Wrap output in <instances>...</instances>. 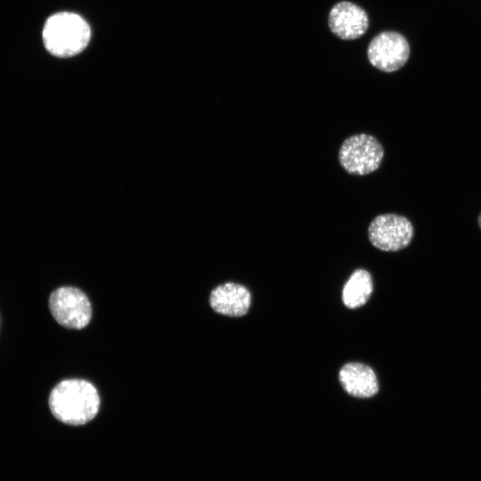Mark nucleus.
<instances>
[{
    "label": "nucleus",
    "mask_w": 481,
    "mask_h": 481,
    "mask_svg": "<svg viewBox=\"0 0 481 481\" xmlns=\"http://www.w3.org/2000/svg\"><path fill=\"white\" fill-rule=\"evenodd\" d=\"M414 234L411 221L400 215L383 214L376 216L368 227L371 244L382 251L395 252L406 248Z\"/></svg>",
    "instance_id": "5"
},
{
    "label": "nucleus",
    "mask_w": 481,
    "mask_h": 481,
    "mask_svg": "<svg viewBox=\"0 0 481 481\" xmlns=\"http://www.w3.org/2000/svg\"><path fill=\"white\" fill-rule=\"evenodd\" d=\"M100 397L96 388L88 381L65 379L51 392L49 407L53 416L69 425H83L98 412Z\"/></svg>",
    "instance_id": "1"
},
{
    "label": "nucleus",
    "mask_w": 481,
    "mask_h": 481,
    "mask_svg": "<svg viewBox=\"0 0 481 481\" xmlns=\"http://www.w3.org/2000/svg\"><path fill=\"white\" fill-rule=\"evenodd\" d=\"M383 157L381 143L374 136L366 134L346 138L338 151L341 167L355 175H365L377 170Z\"/></svg>",
    "instance_id": "3"
},
{
    "label": "nucleus",
    "mask_w": 481,
    "mask_h": 481,
    "mask_svg": "<svg viewBox=\"0 0 481 481\" xmlns=\"http://www.w3.org/2000/svg\"><path fill=\"white\" fill-rule=\"evenodd\" d=\"M91 29L78 14L59 12L50 16L43 29L46 50L57 57H71L80 53L88 45Z\"/></svg>",
    "instance_id": "2"
},
{
    "label": "nucleus",
    "mask_w": 481,
    "mask_h": 481,
    "mask_svg": "<svg viewBox=\"0 0 481 481\" xmlns=\"http://www.w3.org/2000/svg\"><path fill=\"white\" fill-rule=\"evenodd\" d=\"M329 29L343 40H355L365 34L369 28L367 12L359 5L340 1L333 5L328 17Z\"/></svg>",
    "instance_id": "7"
},
{
    "label": "nucleus",
    "mask_w": 481,
    "mask_h": 481,
    "mask_svg": "<svg viewBox=\"0 0 481 481\" xmlns=\"http://www.w3.org/2000/svg\"><path fill=\"white\" fill-rule=\"evenodd\" d=\"M49 308L58 323L70 329L84 328L92 316L88 298L74 287H61L52 292Z\"/></svg>",
    "instance_id": "4"
},
{
    "label": "nucleus",
    "mask_w": 481,
    "mask_h": 481,
    "mask_svg": "<svg viewBox=\"0 0 481 481\" xmlns=\"http://www.w3.org/2000/svg\"><path fill=\"white\" fill-rule=\"evenodd\" d=\"M477 224H478L479 228L481 229V212L477 217Z\"/></svg>",
    "instance_id": "11"
},
{
    "label": "nucleus",
    "mask_w": 481,
    "mask_h": 481,
    "mask_svg": "<svg viewBox=\"0 0 481 481\" xmlns=\"http://www.w3.org/2000/svg\"><path fill=\"white\" fill-rule=\"evenodd\" d=\"M410 46L406 38L395 31H383L375 36L367 48L370 63L384 72L400 69L408 61Z\"/></svg>",
    "instance_id": "6"
},
{
    "label": "nucleus",
    "mask_w": 481,
    "mask_h": 481,
    "mask_svg": "<svg viewBox=\"0 0 481 481\" xmlns=\"http://www.w3.org/2000/svg\"><path fill=\"white\" fill-rule=\"evenodd\" d=\"M338 379L347 394L358 398H368L379 391L374 371L366 364L349 363L339 371Z\"/></svg>",
    "instance_id": "9"
},
{
    "label": "nucleus",
    "mask_w": 481,
    "mask_h": 481,
    "mask_svg": "<svg viewBox=\"0 0 481 481\" xmlns=\"http://www.w3.org/2000/svg\"><path fill=\"white\" fill-rule=\"evenodd\" d=\"M373 290L372 279L369 272L363 269L355 271L346 282L342 291V300L348 308L363 306Z\"/></svg>",
    "instance_id": "10"
},
{
    "label": "nucleus",
    "mask_w": 481,
    "mask_h": 481,
    "mask_svg": "<svg viewBox=\"0 0 481 481\" xmlns=\"http://www.w3.org/2000/svg\"><path fill=\"white\" fill-rule=\"evenodd\" d=\"M209 303L214 311L218 314L239 317L247 314L250 306L251 296L246 287L228 282L212 290Z\"/></svg>",
    "instance_id": "8"
}]
</instances>
